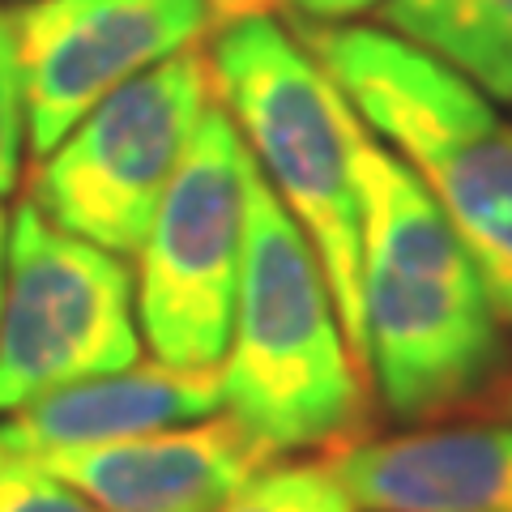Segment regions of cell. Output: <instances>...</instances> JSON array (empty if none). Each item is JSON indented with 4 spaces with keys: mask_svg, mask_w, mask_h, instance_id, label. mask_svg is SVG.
Here are the masks:
<instances>
[{
    "mask_svg": "<svg viewBox=\"0 0 512 512\" xmlns=\"http://www.w3.org/2000/svg\"><path fill=\"white\" fill-rule=\"evenodd\" d=\"M363 256V355L397 423L470 402L508 363L504 325L470 252L402 158L350 128Z\"/></svg>",
    "mask_w": 512,
    "mask_h": 512,
    "instance_id": "cell-1",
    "label": "cell"
},
{
    "mask_svg": "<svg viewBox=\"0 0 512 512\" xmlns=\"http://www.w3.org/2000/svg\"><path fill=\"white\" fill-rule=\"evenodd\" d=\"M355 116L419 175L512 329V124L483 90L376 26L299 22Z\"/></svg>",
    "mask_w": 512,
    "mask_h": 512,
    "instance_id": "cell-2",
    "label": "cell"
},
{
    "mask_svg": "<svg viewBox=\"0 0 512 512\" xmlns=\"http://www.w3.org/2000/svg\"><path fill=\"white\" fill-rule=\"evenodd\" d=\"M218 384L222 410L269 457L346 448L367 423L363 372L329 278L261 167L248 192L244 265Z\"/></svg>",
    "mask_w": 512,
    "mask_h": 512,
    "instance_id": "cell-3",
    "label": "cell"
},
{
    "mask_svg": "<svg viewBox=\"0 0 512 512\" xmlns=\"http://www.w3.org/2000/svg\"><path fill=\"white\" fill-rule=\"evenodd\" d=\"M214 82L222 107L278 201L303 227L329 278L350 355H363V256H359V192L350 128L355 107L320 69L316 56L269 13L222 22L214 39Z\"/></svg>",
    "mask_w": 512,
    "mask_h": 512,
    "instance_id": "cell-4",
    "label": "cell"
},
{
    "mask_svg": "<svg viewBox=\"0 0 512 512\" xmlns=\"http://www.w3.org/2000/svg\"><path fill=\"white\" fill-rule=\"evenodd\" d=\"M210 86L214 69L205 52L184 47L111 90L39 158L30 205L77 239L137 256L214 103Z\"/></svg>",
    "mask_w": 512,
    "mask_h": 512,
    "instance_id": "cell-5",
    "label": "cell"
},
{
    "mask_svg": "<svg viewBox=\"0 0 512 512\" xmlns=\"http://www.w3.org/2000/svg\"><path fill=\"white\" fill-rule=\"evenodd\" d=\"M252 175L231 111L210 103L137 252V325L163 367L218 372L227 355Z\"/></svg>",
    "mask_w": 512,
    "mask_h": 512,
    "instance_id": "cell-6",
    "label": "cell"
},
{
    "mask_svg": "<svg viewBox=\"0 0 512 512\" xmlns=\"http://www.w3.org/2000/svg\"><path fill=\"white\" fill-rule=\"evenodd\" d=\"M141 359L137 291L124 256L56 227L39 205L9 222L0 299V414Z\"/></svg>",
    "mask_w": 512,
    "mask_h": 512,
    "instance_id": "cell-7",
    "label": "cell"
},
{
    "mask_svg": "<svg viewBox=\"0 0 512 512\" xmlns=\"http://www.w3.org/2000/svg\"><path fill=\"white\" fill-rule=\"evenodd\" d=\"M210 0H26L9 13L26 141L43 158L69 128L210 30Z\"/></svg>",
    "mask_w": 512,
    "mask_h": 512,
    "instance_id": "cell-8",
    "label": "cell"
},
{
    "mask_svg": "<svg viewBox=\"0 0 512 512\" xmlns=\"http://www.w3.org/2000/svg\"><path fill=\"white\" fill-rule=\"evenodd\" d=\"M35 461L103 512H222L269 466V453L227 414L116 444L39 453Z\"/></svg>",
    "mask_w": 512,
    "mask_h": 512,
    "instance_id": "cell-9",
    "label": "cell"
},
{
    "mask_svg": "<svg viewBox=\"0 0 512 512\" xmlns=\"http://www.w3.org/2000/svg\"><path fill=\"white\" fill-rule=\"evenodd\" d=\"M325 466L367 512H512V423L355 440Z\"/></svg>",
    "mask_w": 512,
    "mask_h": 512,
    "instance_id": "cell-10",
    "label": "cell"
},
{
    "mask_svg": "<svg viewBox=\"0 0 512 512\" xmlns=\"http://www.w3.org/2000/svg\"><path fill=\"white\" fill-rule=\"evenodd\" d=\"M214 410H222L218 372H175L163 363H133L124 372L64 384V389L18 406L0 423V440L26 457H39L201 423Z\"/></svg>",
    "mask_w": 512,
    "mask_h": 512,
    "instance_id": "cell-11",
    "label": "cell"
},
{
    "mask_svg": "<svg viewBox=\"0 0 512 512\" xmlns=\"http://www.w3.org/2000/svg\"><path fill=\"white\" fill-rule=\"evenodd\" d=\"M397 39L436 56L495 103H512V0H384Z\"/></svg>",
    "mask_w": 512,
    "mask_h": 512,
    "instance_id": "cell-12",
    "label": "cell"
},
{
    "mask_svg": "<svg viewBox=\"0 0 512 512\" xmlns=\"http://www.w3.org/2000/svg\"><path fill=\"white\" fill-rule=\"evenodd\" d=\"M222 512H355V500L325 461L320 466L295 461V466H261Z\"/></svg>",
    "mask_w": 512,
    "mask_h": 512,
    "instance_id": "cell-13",
    "label": "cell"
},
{
    "mask_svg": "<svg viewBox=\"0 0 512 512\" xmlns=\"http://www.w3.org/2000/svg\"><path fill=\"white\" fill-rule=\"evenodd\" d=\"M0 512H103L35 457L0 440Z\"/></svg>",
    "mask_w": 512,
    "mask_h": 512,
    "instance_id": "cell-14",
    "label": "cell"
},
{
    "mask_svg": "<svg viewBox=\"0 0 512 512\" xmlns=\"http://www.w3.org/2000/svg\"><path fill=\"white\" fill-rule=\"evenodd\" d=\"M22 141H26V103H22L18 47H13L9 13L0 9V197L18 184Z\"/></svg>",
    "mask_w": 512,
    "mask_h": 512,
    "instance_id": "cell-15",
    "label": "cell"
},
{
    "mask_svg": "<svg viewBox=\"0 0 512 512\" xmlns=\"http://www.w3.org/2000/svg\"><path fill=\"white\" fill-rule=\"evenodd\" d=\"M380 5H384V0H291V9L299 13V22H320V26L350 22V18L372 13Z\"/></svg>",
    "mask_w": 512,
    "mask_h": 512,
    "instance_id": "cell-16",
    "label": "cell"
},
{
    "mask_svg": "<svg viewBox=\"0 0 512 512\" xmlns=\"http://www.w3.org/2000/svg\"><path fill=\"white\" fill-rule=\"evenodd\" d=\"M274 0H210V13L214 22H235V18H248V13H269Z\"/></svg>",
    "mask_w": 512,
    "mask_h": 512,
    "instance_id": "cell-17",
    "label": "cell"
},
{
    "mask_svg": "<svg viewBox=\"0 0 512 512\" xmlns=\"http://www.w3.org/2000/svg\"><path fill=\"white\" fill-rule=\"evenodd\" d=\"M5 248H9V218L0 210V299H5Z\"/></svg>",
    "mask_w": 512,
    "mask_h": 512,
    "instance_id": "cell-18",
    "label": "cell"
},
{
    "mask_svg": "<svg viewBox=\"0 0 512 512\" xmlns=\"http://www.w3.org/2000/svg\"><path fill=\"white\" fill-rule=\"evenodd\" d=\"M495 414H504V419H512V384H504L500 397H495Z\"/></svg>",
    "mask_w": 512,
    "mask_h": 512,
    "instance_id": "cell-19",
    "label": "cell"
}]
</instances>
